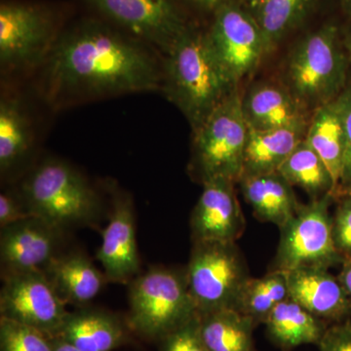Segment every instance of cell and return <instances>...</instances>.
I'll use <instances>...</instances> for the list:
<instances>
[{"mask_svg":"<svg viewBox=\"0 0 351 351\" xmlns=\"http://www.w3.org/2000/svg\"><path fill=\"white\" fill-rule=\"evenodd\" d=\"M335 101L341 114L345 131V159L339 186L346 189L351 186V86L346 87Z\"/></svg>","mask_w":351,"mask_h":351,"instance_id":"obj_32","label":"cell"},{"mask_svg":"<svg viewBox=\"0 0 351 351\" xmlns=\"http://www.w3.org/2000/svg\"><path fill=\"white\" fill-rule=\"evenodd\" d=\"M131 327L143 336L161 339L197 315L186 274L154 267L130 282Z\"/></svg>","mask_w":351,"mask_h":351,"instance_id":"obj_6","label":"cell"},{"mask_svg":"<svg viewBox=\"0 0 351 351\" xmlns=\"http://www.w3.org/2000/svg\"><path fill=\"white\" fill-rule=\"evenodd\" d=\"M345 193H346V195L350 196V197H351V186H348V188H346L345 189Z\"/></svg>","mask_w":351,"mask_h":351,"instance_id":"obj_41","label":"cell"},{"mask_svg":"<svg viewBox=\"0 0 351 351\" xmlns=\"http://www.w3.org/2000/svg\"><path fill=\"white\" fill-rule=\"evenodd\" d=\"M184 274L198 315L234 309L250 277L235 242H193Z\"/></svg>","mask_w":351,"mask_h":351,"instance_id":"obj_7","label":"cell"},{"mask_svg":"<svg viewBox=\"0 0 351 351\" xmlns=\"http://www.w3.org/2000/svg\"><path fill=\"white\" fill-rule=\"evenodd\" d=\"M289 298L322 320L350 319L351 304L339 277L322 267L284 271Z\"/></svg>","mask_w":351,"mask_h":351,"instance_id":"obj_16","label":"cell"},{"mask_svg":"<svg viewBox=\"0 0 351 351\" xmlns=\"http://www.w3.org/2000/svg\"><path fill=\"white\" fill-rule=\"evenodd\" d=\"M163 351H208L200 334L199 315L164 337Z\"/></svg>","mask_w":351,"mask_h":351,"instance_id":"obj_30","label":"cell"},{"mask_svg":"<svg viewBox=\"0 0 351 351\" xmlns=\"http://www.w3.org/2000/svg\"><path fill=\"white\" fill-rule=\"evenodd\" d=\"M32 216L19 191H5L0 195V228Z\"/></svg>","mask_w":351,"mask_h":351,"instance_id":"obj_33","label":"cell"},{"mask_svg":"<svg viewBox=\"0 0 351 351\" xmlns=\"http://www.w3.org/2000/svg\"><path fill=\"white\" fill-rule=\"evenodd\" d=\"M248 1L254 8L258 9V7L262 6L267 0H248Z\"/></svg>","mask_w":351,"mask_h":351,"instance_id":"obj_40","label":"cell"},{"mask_svg":"<svg viewBox=\"0 0 351 351\" xmlns=\"http://www.w3.org/2000/svg\"><path fill=\"white\" fill-rule=\"evenodd\" d=\"M154 50L110 23L80 21L61 32L41 66L44 96L62 108L161 90L163 63Z\"/></svg>","mask_w":351,"mask_h":351,"instance_id":"obj_1","label":"cell"},{"mask_svg":"<svg viewBox=\"0 0 351 351\" xmlns=\"http://www.w3.org/2000/svg\"><path fill=\"white\" fill-rule=\"evenodd\" d=\"M34 142L31 114L20 97L2 94L0 100V173L10 175L27 160Z\"/></svg>","mask_w":351,"mask_h":351,"instance_id":"obj_20","label":"cell"},{"mask_svg":"<svg viewBox=\"0 0 351 351\" xmlns=\"http://www.w3.org/2000/svg\"><path fill=\"white\" fill-rule=\"evenodd\" d=\"M61 32L49 8L24 1L0 4V66L2 73L40 69Z\"/></svg>","mask_w":351,"mask_h":351,"instance_id":"obj_8","label":"cell"},{"mask_svg":"<svg viewBox=\"0 0 351 351\" xmlns=\"http://www.w3.org/2000/svg\"><path fill=\"white\" fill-rule=\"evenodd\" d=\"M318 348L319 351H351V320L341 321L327 327Z\"/></svg>","mask_w":351,"mask_h":351,"instance_id":"obj_34","label":"cell"},{"mask_svg":"<svg viewBox=\"0 0 351 351\" xmlns=\"http://www.w3.org/2000/svg\"><path fill=\"white\" fill-rule=\"evenodd\" d=\"M64 304L83 306L100 294L108 279L82 252L58 255L43 270Z\"/></svg>","mask_w":351,"mask_h":351,"instance_id":"obj_17","label":"cell"},{"mask_svg":"<svg viewBox=\"0 0 351 351\" xmlns=\"http://www.w3.org/2000/svg\"><path fill=\"white\" fill-rule=\"evenodd\" d=\"M278 172L292 186H299L313 200L332 193L336 188L329 170L316 152L302 141L279 168Z\"/></svg>","mask_w":351,"mask_h":351,"instance_id":"obj_26","label":"cell"},{"mask_svg":"<svg viewBox=\"0 0 351 351\" xmlns=\"http://www.w3.org/2000/svg\"><path fill=\"white\" fill-rule=\"evenodd\" d=\"M233 184L234 182L225 179L202 184V193L191 217L193 242H235L241 237L245 219Z\"/></svg>","mask_w":351,"mask_h":351,"instance_id":"obj_15","label":"cell"},{"mask_svg":"<svg viewBox=\"0 0 351 351\" xmlns=\"http://www.w3.org/2000/svg\"><path fill=\"white\" fill-rule=\"evenodd\" d=\"M338 277L351 304V260H348L343 263V269Z\"/></svg>","mask_w":351,"mask_h":351,"instance_id":"obj_35","label":"cell"},{"mask_svg":"<svg viewBox=\"0 0 351 351\" xmlns=\"http://www.w3.org/2000/svg\"><path fill=\"white\" fill-rule=\"evenodd\" d=\"M242 110L251 130H272L307 123L306 108L288 87L274 83H262L252 88L242 98Z\"/></svg>","mask_w":351,"mask_h":351,"instance_id":"obj_18","label":"cell"},{"mask_svg":"<svg viewBox=\"0 0 351 351\" xmlns=\"http://www.w3.org/2000/svg\"><path fill=\"white\" fill-rule=\"evenodd\" d=\"M200 334L208 351H257L253 339L256 323L237 309L199 315Z\"/></svg>","mask_w":351,"mask_h":351,"instance_id":"obj_25","label":"cell"},{"mask_svg":"<svg viewBox=\"0 0 351 351\" xmlns=\"http://www.w3.org/2000/svg\"><path fill=\"white\" fill-rule=\"evenodd\" d=\"M206 34L214 54L237 84L267 54L258 21L237 4L219 6Z\"/></svg>","mask_w":351,"mask_h":351,"instance_id":"obj_12","label":"cell"},{"mask_svg":"<svg viewBox=\"0 0 351 351\" xmlns=\"http://www.w3.org/2000/svg\"><path fill=\"white\" fill-rule=\"evenodd\" d=\"M66 232L36 216L0 228L1 276L43 270L63 253Z\"/></svg>","mask_w":351,"mask_h":351,"instance_id":"obj_13","label":"cell"},{"mask_svg":"<svg viewBox=\"0 0 351 351\" xmlns=\"http://www.w3.org/2000/svg\"><path fill=\"white\" fill-rule=\"evenodd\" d=\"M1 276L0 317L56 336L69 311L43 270L15 272Z\"/></svg>","mask_w":351,"mask_h":351,"instance_id":"obj_11","label":"cell"},{"mask_svg":"<svg viewBox=\"0 0 351 351\" xmlns=\"http://www.w3.org/2000/svg\"><path fill=\"white\" fill-rule=\"evenodd\" d=\"M332 235L339 253L351 260V197L346 195L332 219Z\"/></svg>","mask_w":351,"mask_h":351,"instance_id":"obj_31","label":"cell"},{"mask_svg":"<svg viewBox=\"0 0 351 351\" xmlns=\"http://www.w3.org/2000/svg\"><path fill=\"white\" fill-rule=\"evenodd\" d=\"M288 298L285 274L274 269L260 278L247 279L234 309L249 316L257 325L265 322L276 306Z\"/></svg>","mask_w":351,"mask_h":351,"instance_id":"obj_27","label":"cell"},{"mask_svg":"<svg viewBox=\"0 0 351 351\" xmlns=\"http://www.w3.org/2000/svg\"><path fill=\"white\" fill-rule=\"evenodd\" d=\"M193 5L199 7V8L206 9V10H211L214 9L215 11L219 8V6L228 2V0H188Z\"/></svg>","mask_w":351,"mask_h":351,"instance_id":"obj_36","label":"cell"},{"mask_svg":"<svg viewBox=\"0 0 351 351\" xmlns=\"http://www.w3.org/2000/svg\"><path fill=\"white\" fill-rule=\"evenodd\" d=\"M239 182L244 199L263 223L282 228L299 209L293 186L279 172L243 176Z\"/></svg>","mask_w":351,"mask_h":351,"instance_id":"obj_19","label":"cell"},{"mask_svg":"<svg viewBox=\"0 0 351 351\" xmlns=\"http://www.w3.org/2000/svg\"><path fill=\"white\" fill-rule=\"evenodd\" d=\"M97 258L110 282L130 283L140 274L133 201L126 193L112 195V213Z\"/></svg>","mask_w":351,"mask_h":351,"instance_id":"obj_14","label":"cell"},{"mask_svg":"<svg viewBox=\"0 0 351 351\" xmlns=\"http://www.w3.org/2000/svg\"><path fill=\"white\" fill-rule=\"evenodd\" d=\"M18 191L32 216L66 232L93 226L101 217L98 193L82 173L58 159H47L36 166Z\"/></svg>","mask_w":351,"mask_h":351,"instance_id":"obj_3","label":"cell"},{"mask_svg":"<svg viewBox=\"0 0 351 351\" xmlns=\"http://www.w3.org/2000/svg\"><path fill=\"white\" fill-rule=\"evenodd\" d=\"M304 141L326 165L334 181L337 195L343 174L346 138L336 101L315 108L311 123L307 126Z\"/></svg>","mask_w":351,"mask_h":351,"instance_id":"obj_24","label":"cell"},{"mask_svg":"<svg viewBox=\"0 0 351 351\" xmlns=\"http://www.w3.org/2000/svg\"><path fill=\"white\" fill-rule=\"evenodd\" d=\"M54 351H80L64 339L54 337Z\"/></svg>","mask_w":351,"mask_h":351,"instance_id":"obj_37","label":"cell"},{"mask_svg":"<svg viewBox=\"0 0 351 351\" xmlns=\"http://www.w3.org/2000/svg\"><path fill=\"white\" fill-rule=\"evenodd\" d=\"M343 1V7L345 9L346 13L348 14V17L351 19V0H341Z\"/></svg>","mask_w":351,"mask_h":351,"instance_id":"obj_39","label":"cell"},{"mask_svg":"<svg viewBox=\"0 0 351 351\" xmlns=\"http://www.w3.org/2000/svg\"><path fill=\"white\" fill-rule=\"evenodd\" d=\"M348 64L336 25H323L293 51L287 87L304 107L317 108L336 100L345 90Z\"/></svg>","mask_w":351,"mask_h":351,"instance_id":"obj_4","label":"cell"},{"mask_svg":"<svg viewBox=\"0 0 351 351\" xmlns=\"http://www.w3.org/2000/svg\"><path fill=\"white\" fill-rule=\"evenodd\" d=\"M110 24L167 52L188 27L174 0H83Z\"/></svg>","mask_w":351,"mask_h":351,"instance_id":"obj_10","label":"cell"},{"mask_svg":"<svg viewBox=\"0 0 351 351\" xmlns=\"http://www.w3.org/2000/svg\"><path fill=\"white\" fill-rule=\"evenodd\" d=\"M332 197V193H328L309 204L300 205L294 216L280 228L274 270L329 269L348 261L335 244L332 219L329 214Z\"/></svg>","mask_w":351,"mask_h":351,"instance_id":"obj_9","label":"cell"},{"mask_svg":"<svg viewBox=\"0 0 351 351\" xmlns=\"http://www.w3.org/2000/svg\"><path fill=\"white\" fill-rule=\"evenodd\" d=\"M345 47L346 55H348V63L351 64V27L346 36Z\"/></svg>","mask_w":351,"mask_h":351,"instance_id":"obj_38","label":"cell"},{"mask_svg":"<svg viewBox=\"0 0 351 351\" xmlns=\"http://www.w3.org/2000/svg\"><path fill=\"white\" fill-rule=\"evenodd\" d=\"M306 130L307 123L265 131L249 129L242 177L278 172L286 159L304 140Z\"/></svg>","mask_w":351,"mask_h":351,"instance_id":"obj_22","label":"cell"},{"mask_svg":"<svg viewBox=\"0 0 351 351\" xmlns=\"http://www.w3.org/2000/svg\"><path fill=\"white\" fill-rule=\"evenodd\" d=\"M55 337L80 351H112L123 343L125 331L117 316L99 309L69 313Z\"/></svg>","mask_w":351,"mask_h":351,"instance_id":"obj_21","label":"cell"},{"mask_svg":"<svg viewBox=\"0 0 351 351\" xmlns=\"http://www.w3.org/2000/svg\"><path fill=\"white\" fill-rule=\"evenodd\" d=\"M263 324L270 341L283 351L304 345L318 346L327 329L324 320L290 298L276 306Z\"/></svg>","mask_w":351,"mask_h":351,"instance_id":"obj_23","label":"cell"},{"mask_svg":"<svg viewBox=\"0 0 351 351\" xmlns=\"http://www.w3.org/2000/svg\"><path fill=\"white\" fill-rule=\"evenodd\" d=\"M248 134L237 89L193 131L191 168L201 184L216 179L240 181Z\"/></svg>","mask_w":351,"mask_h":351,"instance_id":"obj_5","label":"cell"},{"mask_svg":"<svg viewBox=\"0 0 351 351\" xmlns=\"http://www.w3.org/2000/svg\"><path fill=\"white\" fill-rule=\"evenodd\" d=\"M316 0H267L257 9L258 25L265 38L267 53L274 49L295 27L301 24Z\"/></svg>","mask_w":351,"mask_h":351,"instance_id":"obj_28","label":"cell"},{"mask_svg":"<svg viewBox=\"0 0 351 351\" xmlns=\"http://www.w3.org/2000/svg\"><path fill=\"white\" fill-rule=\"evenodd\" d=\"M0 351H54V337L29 325L0 317Z\"/></svg>","mask_w":351,"mask_h":351,"instance_id":"obj_29","label":"cell"},{"mask_svg":"<svg viewBox=\"0 0 351 351\" xmlns=\"http://www.w3.org/2000/svg\"><path fill=\"white\" fill-rule=\"evenodd\" d=\"M164 55L161 90L195 131L239 84L214 54L206 32L188 25Z\"/></svg>","mask_w":351,"mask_h":351,"instance_id":"obj_2","label":"cell"}]
</instances>
